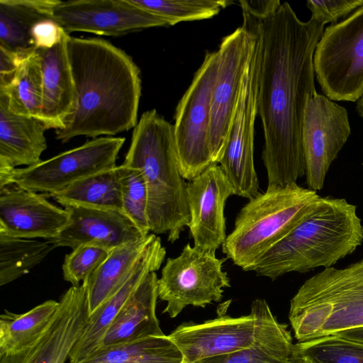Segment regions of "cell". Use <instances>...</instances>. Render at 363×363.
<instances>
[{
    "instance_id": "9a60e30c",
    "label": "cell",
    "mask_w": 363,
    "mask_h": 363,
    "mask_svg": "<svg viewBox=\"0 0 363 363\" xmlns=\"http://www.w3.org/2000/svg\"><path fill=\"white\" fill-rule=\"evenodd\" d=\"M53 18L69 35L86 32L120 36L154 27L169 26L162 18L141 9L130 0L58 1Z\"/></svg>"
},
{
    "instance_id": "74e56055",
    "label": "cell",
    "mask_w": 363,
    "mask_h": 363,
    "mask_svg": "<svg viewBox=\"0 0 363 363\" xmlns=\"http://www.w3.org/2000/svg\"><path fill=\"white\" fill-rule=\"evenodd\" d=\"M242 13L262 20L274 13L280 7L279 0H240Z\"/></svg>"
},
{
    "instance_id": "f35d334b",
    "label": "cell",
    "mask_w": 363,
    "mask_h": 363,
    "mask_svg": "<svg viewBox=\"0 0 363 363\" xmlns=\"http://www.w3.org/2000/svg\"><path fill=\"white\" fill-rule=\"evenodd\" d=\"M23 60L15 52L0 46V86L11 81Z\"/></svg>"
},
{
    "instance_id": "52a82bcc",
    "label": "cell",
    "mask_w": 363,
    "mask_h": 363,
    "mask_svg": "<svg viewBox=\"0 0 363 363\" xmlns=\"http://www.w3.org/2000/svg\"><path fill=\"white\" fill-rule=\"evenodd\" d=\"M313 67L331 101H357L363 94V6L324 28L315 49Z\"/></svg>"
},
{
    "instance_id": "d4e9b609",
    "label": "cell",
    "mask_w": 363,
    "mask_h": 363,
    "mask_svg": "<svg viewBox=\"0 0 363 363\" xmlns=\"http://www.w3.org/2000/svg\"><path fill=\"white\" fill-rule=\"evenodd\" d=\"M157 237H146L112 250L104 262L84 281L86 286L89 316L124 283L140 257Z\"/></svg>"
},
{
    "instance_id": "ac0fdd59",
    "label": "cell",
    "mask_w": 363,
    "mask_h": 363,
    "mask_svg": "<svg viewBox=\"0 0 363 363\" xmlns=\"http://www.w3.org/2000/svg\"><path fill=\"white\" fill-rule=\"evenodd\" d=\"M47 198L45 194L14 184L0 187V234L45 240L56 237L67 225L69 216Z\"/></svg>"
},
{
    "instance_id": "83f0119b",
    "label": "cell",
    "mask_w": 363,
    "mask_h": 363,
    "mask_svg": "<svg viewBox=\"0 0 363 363\" xmlns=\"http://www.w3.org/2000/svg\"><path fill=\"white\" fill-rule=\"evenodd\" d=\"M296 359L287 325L274 318L250 347L195 363H294Z\"/></svg>"
},
{
    "instance_id": "ee69618b",
    "label": "cell",
    "mask_w": 363,
    "mask_h": 363,
    "mask_svg": "<svg viewBox=\"0 0 363 363\" xmlns=\"http://www.w3.org/2000/svg\"><path fill=\"white\" fill-rule=\"evenodd\" d=\"M362 165H363V163H362Z\"/></svg>"
},
{
    "instance_id": "ba28073f",
    "label": "cell",
    "mask_w": 363,
    "mask_h": 363,
    "mask_svg": "<svg viewBox=\"0 0 363 363\" xmlns=\"http://www.w3.org/2000/svg\"><path fill=\"white\" fill-rule=\"evenodd\" d=\"M225 260L189 243L179 255L167 258L157 281L158 298L167 303L163 313L174 318L188 306L204 308L220 301L224 289L230 287L223 270Z\"/></svg>"
},
{
    "instance_id": "b9f144b4",
    "label": "cell",
    "mask_w": 363,
    "mask_h": 363,
    "mask_svg": "<svg viewBox=\"0 0 363 363\" xmlns=\"http://www.w3.org/2000/svg\"><path fill=\"white\" fill-rule=\"evenodd\" d=\"M294 363H315L311 359L303 357V356H297Z\"/></svg>"
},
{
    "instance_id": "cb8c5ba5",
    "label": "cell",
    "mask_w": 363,
    "mask_h": 363,
    "mask_svg": "<svg viewBox=\"0 0 363 363\" xmlns=\"http://www.w3.org/2000/svg\"><path fill=\"white\" fill-rule=\"evenodd\" d=\"M59 0H0V46L22 60L35 51L30 31L39 21L53 18Z\"/></svg>"
},
{
    "instance_id": "ab89813d",
    "label": "cell",
    "mask_w": 363,
    "mask_h": 363,
    "mask_svg": "<svg viewBox=\"0 0 363 363\" xmlns=\"http://www.w3.org/2000/svg\"><path fill=\"white\" fill-rule=\"evenodd\" d=\"M333 335L363 342V326L338 331Z\"/></svg>"
},
{
    "instance_id": "7402d4cb",
    "label": "cell",
    "mask_w": 363,
    "mask_h": 363,
    "mask_svg": "<svg viewBox=\"0 0 363 363\" xmlns=\"http://www.w3.org/2000/svg\"><path fill=\"white\" fill-rule=\"evenodd\" d=\"M157 281L156 272L145 277L121 308L96 352L118 345L164 335L156 315Z\"/></svg>"
},
{
    "instance_id": "603a6c76",
    "label": "cell",
    "mask_w": 363,
    "mask_h": 363,
    "mask_svg": "<svg viewBox=\"0 0 363 363\" xmlns=\"http://www.w3.org/2000/svg\"><path fill=\"white\" fill-rule=\"evenodd\" d=\"M46 130L40 119L11 112L0 94V174L40 162L48 147Z\"/></svg>"
},
{
    "instance_id": "e0dca14e",
    "label": "cell",
    "mask_w": 363,
    "mask_h": 363,
    "mask_svg": "<svg viewBox=\"0 0 363 363\" xmlns=\"http://www.w3.org/2000/svg\"><path fill=\"white\" fill-rule=\"evenodd\" d=\"M89 318L86 286H72L61 296L43 335L27 349L0 357V363H65Z\"/></svg>"
},
{
    "instance_id": "4dcf8cb0",
    "label": "cell",
    "mask_w": 363,
    "mask_h": 363,
    "mask_svg": "<svg viewBox=\"0 0 363 363\" xmlns=\"http://www.w3.org/2000/svg\"><path fill=\"white\" fill-rule=\"evenodd\" d=\"M56 248L50 241L0 234V286L28 273Z\"/></svg>"
},
{
    "instance_id": "3957f363",
    "label": "cell",
    "mask_w": 363,
    "mask_h": 363,
    "mask_svg": "<svg viewBox=\"0 0 363 363\" xmlns=\"http://www.w3.org/2000/svg\"><path fill=\"white\" fill-rule=\"evenodd\" d=\"M362 243L357 206L345 199L320 196L305 218L247 272L274 280L289 272L327 269Z\"/></svg>"
},
{
    "instance_id": "30bf717a",
    "label": "cell",
    "mask_w": 363,
    "mask_h": 363,
    "mask_svg": "<svg viewBox=\"0 0 363 363\" xmlns=\"http://www.w3.org/2000/svg\"><path fill=\"white\" fill-rule=\"evenodd\" d=\"M125 139L104 136L48 160L0 174V187L14 184L35 192L51 194L90 175L111 169Z\"/></svg>"
},
{
    "instance_id": "8d00e7d4",
    "label": "cell",
    "mask_w": 363,
    "mask_h": 363,
    "mask_svg": "<svg viewBox=\"0 0 363 363\" xmlns=\"http://www.w3.org/2000/svg\"><path fill=\"white\" fill-rule=\"evenodd\" d=\"M66 34L54 18H45L33 26L30 38L35 50L49 49L58 44Z\"/></svg>"
},
{
    "instance_id": "2e32d148",
    "label": "cell",
    "mask_w": 363,
    "mask_h": 363,
    "mask_svg": "<svg viewBox=\"0 0 363 363\" xmlns=\"http://www.w3.org/2000/svg\"><path fill=\"white\" fill-rule=\"evenodd\" d=\"M236 195L220 166L214 163L186 182L188 225L194 246L216 252L226 238L225 206Z\"/></svg>"
},
{
    "instance_id": "7a4b0ae2",
    "label": "cell",
    "mask_w": 363,
    "mask_h": 363,
    "mask_svg": "<svg viewBox=\"0 0 363 363\" xmlns=\"http://www.w3.org/2000/svg\"><path fill=\"white\" fill-rule=\"evenodd\" d=\"M67 50L77 102L55 138L113 136L134 128L141 96L140 70L132 57L99 38L69 36Z\"/></svg>"
},
{
    "instance_id": "6da1fadb",
    "label": "cell",
    "mask_w": 363,
    "mask_h": 363,
    "mask_svg": "<svg viewBox=\"0 0 363 363\" xmlns=\"http://www.w3.org/2000/svg\"><path fill=\"white\" fill-rule=\"evenodd\" d=\"M242 16L259 40L257 104L267 186L295 184L306 173L303 121L308 101L318 94L313 55L325 25L301 21L288 2L262 20Z\"/></svg>"
},
{
    "instance_id": "4fadbf2b",
    "label": "cell",
    "mask_w": 363,
    "mask_h": 363,
    "mask_svg": "<svg viewBox=\"0 0 363 363\" xmlns=\"http://www.w3.org/2000/svg\"><path fill=\"white\" fill-rule=\"evenodd\" d=\"M254 33L245 24L223 38L211 95L209 150L218 164L225 150L237 108L243 77L251 52Z\"/></svg>"
},
{
    "instance_id": "4316f807",
    "label": "cell",
    "mask_w": 363,
    "mask_h": 363,
    "mask_svg": "<svg viewBox=\"0 0 363 363\" xmlns=\"http://www.w3.org/2000/svg\"><path fill=\"white\" fill-rule=\"evenodd\" d=\"M45 195L64 207L78 206L123 212L117 166L86 177L61 191Z\"/></svg>"
},
{
    "instance_id": "d6986e66",
    "label": "cell",
    "mask_w": 363,
    "mask_h": 363,
    "mask_svg": "<svg viewBox=\"0 0 363 363\" xmlns=\"http://www.w3.org/2000/svg\"><path fill=\"white\" fill-rule=\"evenodd\" d=\"M65 208L69 216L67 225L48 240L55 247L93 245L111 251L147 235L121 211L78 206Z\"/></svg>"
},
{
    "instance_id": "7c38bea8",
    "label": "cell",
    "mask_w": 363,
    "mask_h": 363,
    "mask_svg": "<svg viewBox=\"0 0 363 363\" xmlns=\"http://www.w3.org/2000/svg\"><path fill=\"white\" fill-rule=\"evenodd\" d=\"M250 28L255 38L228 143L218 162L236 195L248 200L259 193V180L254 164V133L258 115L259 49L258 37Z\"/></svg>"
},
{
    "instance_id": "484cf974",
    "label": "cell",
    "mask_w": 363,
    "mask_h": 363,
    "mask_svg": "<svg viewBox=\"0 0 363 363\" xmlns=\"http://www.w3.org/2000/svg\"><path fill=\"white\" fill-rule=\"evenodd\" d=\"M59 301L48 300L18 314L5 310L0 315V357L18 353L34 344L48 329Z\"/></svg>"
},
{
    "instance_id": "44dd1931",
    "label": "cell",
    "mask_w": 363,
    "mask_h": 363,
    "mask_svg": "<svg viewBox=\"0 0 363 363\" xmlns=\"http://www.w3.org/2000/svg\"><path fill=\"white\" fill-rule=\"evenodd\" d=\"M66 34L49 49H37L43 75V98L40 120L48 129H62L73 113L77 92L67 50Z\"/></svg>"
},
{
    "instance_id": "e575fe53",
    "label": "cell",
    "mask_w": 363,
    "mask_h": 363,
    "mask_svg": "<svg viewBox=\"0 0 363 363\" xmlns=\"http://www.w3.org/2000/svg\"><path fill=\"white\" fill-rule=\"evenodd\" d=\"M111 251L93 246L81 245L66 255L62 266L65 281L80 286L104 262Z\"/></svg>"
},
{
    "instance_id": "f1b7e54d",
    "label": "cell",
    "mask_w": 363,
    "mask_h": 363,
    "mask_svg": "<svg viewBox=\"0 0 363 363\" xmlns=\"http://www.w3.org/2000/svg\"><path fill=\"white\" fill-rule=\"evenodd\" d=\"M0 94L5 96L13 113L40 120L43 75L35 51L21 62L11 81L0 86Z\"/></svg>"
},
{
    "instance_id": "ffe728a7",
    "label": "cell",
    "mask_w": 363,
    "mask_h": 363,
    "mask_svg": "<svg viewBox=\"0 0 363 363\" xmlns=\"http://www.w3.org/2000/svg\"><path fill=\"white\" fill-rule=\"evenodd\" d=\"M166 250L157 236L147 247L122 286L92 313L69 356V363L83 362L99 349L101 342L128 298L150 272L163 263Z\"/></svg>"
},
{
    "instance_id": "8992f818",
    "label": "cell",
    "mask_w": 363,
    "mask_h": 363,
    "mask_svg": "<svg viewBox=\"0 0 363 363\" xmlns=\"http://www.w3.org/2000/svg\"><path fill=\"white\" fill-rule=\"evenodd\" d=\"M317 191L295 184L267 186L244 205L222 246L225 258L247 269L311 211Z\"/></svg>"
},
{
    "instance_id": "60d3db41",
    "label": "cell",
    "mask_w": 363,
    "mask_h": 363,
    "mask_svg": "<svg viewBox=\"0 0 363 363\" xmlns=\"http://www.w3.org/2000/svg\"><path fill=\"white\" fill-rule=\"evenodd\" d=\"M356 111L358 115L363 118V94L357 101Z\"/></svg>"
},
{
    "instance_id": "7bdbcfd3",
    "label": "cell",
    "mask_w": 363,
    "mask_h": 363,
    "mask_svg": "<svg viewBox=\"0 0 363 363\" xmlns=\"http://www.w3.org/2000/svg\"><path fill=\"white\" fill-rule=\"evenodd\" d=\"M181 363H186L185 361L182 360Z\"/></svg>"
},
{
    "instance_id": "1f68e13d",
    "label": "cell",
    "mask_w": 363,
    "mask_h": 363,
    "mask_svg": "<svg viewBox=\"0 0 363 363\" xmlns=\"http://www.w3.org/2000/svg\"><path fill=\"white\" fill-rule=\"evenodd\" d=\"M174 26L183 21L211 18L230 4L226 0H130Z\"/></svg>"
},
{
    "instance_id": "8fae6325",
    "label": "cell",
    "mask_w": 363,
    "mask_h": 363,
    "mask_svg": "<svg viewBox=\"0 0 363 363\" xmlns=\"http://www.w3.org/2000/svg\"><path fill=\"white\" fill-rule=\"evenodd\" d=\"M275 318L264 299L252 301L248 315H222L203 323L185 322L167 335L186 363L250 347Z\"/></svg>"
},
{
    "instance_id": "9c48e42d",
    "label": "cell",
    "mask_w": 363,
    "mask_h": 363,
    "mask_svg": "<svg viewBox=\"0 0 363 363\" xmlns=\"http://www.w3.org/2000/svg\"><path fill=\"white\" fill-rule=\"evenodd\" d=\"M217 67V51L206 52L176 108L173 126L177 162L182 176L188 181L214 164L209 150V129Z\"/></svg>"
},
{
    "instance_id": "d590c367",
    "label": "cell",
    "mask_w": 363,
    "mask_h": 363,
    "mask_svg": "<svg viewBox=\"0 0 363 363\" xmlns=\"http://www.w3.org/2000/svg\"><path fill=\"white\" fill-rule=\"evenodd\" d=\"M363 6V0H308L306 6L311 12V18L325 25L337 21Z\"/></svg>"
},
{
    "instance_id": "277c9868",
    "label": "cell",
    "mask_w": 363,
    "mask_h": 363,
    "mask_svg": "<svg viewBox=\"0 0 363 363\" xmlns=\"http://www.w3.org/2000/svg\"><path fill=\"white\" fill-rule=\"evenodd\" d=\"M124 165L138 169L147 191L150 231L168 233L173 243L190 220L186 182L178 166L174 126L155 109L144 112L133 128Z\"/></svg>"
},
{
    "instance_id": "f546056e",
    "label": "cell",
    "mask_w": 363,
    "mask_h": 363,
    "mask_svg": "<svg viewBox=\"0 0 363 363\" xmlns=\"http://www.w3.org/2000/svg\"><path fill=\"white\" fill-rule=\"evenodd\" d=\"M183 356L167 335L118 345L79 363H181Z\"/></svg>"
},
{
    "instance_id": "5b68a950",
    "label": "cell",
    "mask_w": 363,
    "mask_h": 363,
    "mask_svg": "<svg viewBox=\"0 0 363 363\" xmlns=\"http://www.w3.org/2000/svg\"><path fill=\"white\" fill-rule=\"evenodd\" d=\"M289 320L298 342L363 326V258L306 279L290 301Z\"/></svg>"
},
{
    "instance_id": "836d02e7",
    "label": "cell",
    "mask_w": 363,
    "mask_h": 363,
    "mask_svg": "<svg viewBox=\"0 0 363 363\" xmlns=\"http://www.w3.org/2000/svg\"><path fill=\"white\" fill-rule=\"evenodd\" d=\"M121 185L123 213L145 235L150 233L147 208V191L142 173L123 164L117 166Z\"/></svg>"
},
{
    "instance_id": "d6a6232c",
    "label": "cell",
    "mask_w": 363,
    "mask_h": 363,
    "mask_svg": "<svg viewBox=\"0 0 363 363\" xmlns=\"http://www.w3.org/2000/svg\"><path fill=\"white\" fill-rule=\"evenodd\" d=\"M294 347L297 356L315 363H363V342L336 335L298 342Z\"/></svg>"
},
{
    "instance_id": "5bb4252c",
    "label": "cell",
    "mask_w": 363,
    "mask_h": 363,
    "mask_svg": "<svg viewBox=\"0 0 363 363\" xmlns=\"http://www.w3.org/2000/svg\"><path fill=\"white\" fill-rule=\"evenodd\" d=\"M351 128L346 108L317 94L307 103L302 128V147L308 189H323L333 162L346 143Z\"/></svg>"
}]
</instances>
